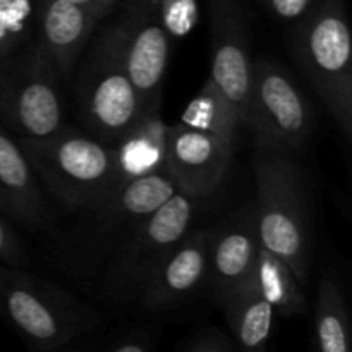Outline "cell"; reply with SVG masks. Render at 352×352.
Segmentation results:
<instances>
[{"label": "cell", "mask_w": 352, "mask_h": 352, "mask_svg": "<svg viewBox=\"0 0 352 352\" xmlns=\"http://www.w3.org/2000/svg\"><path fill=\"white\" fill-rule=\"evenodd\" d=\"M234 144L236 141L181 122L168 126L165 172L179 192L196 201L205 199L227 179Z\"/></svg>", "instance_id": "8fae6325"}, {"label": "cell", "mask_w": 352, "mask_h": 352, "mask_svg": "<svg viewBox=\"0 0 352 352\" xmlns=\"http://www.w3.org/2000/svg\"><path fill=\"white\" fill-rule=\"evenodd\" d=\"M0 263L16 268L30 267L26 246L2 219H0Z\"/></svg>", "instance_id": "d4e9b609"}, {"label": "cell", "mask_w": 352, "mask_h": 352, "mask_svg": "<svg viewBox=\"0 0 352 352\" xmlns=\"http://www.w3.org/2000/svg\"><path fill=\"white\" fill-rule=\"evenodd\" d=\"M0 212L28 230L50 220L36 174L17 140L0 124Z\"/></svg>", "instance_id": "9a60e30c"}, {"label": "cell", "mask_w": 352, "mask_h": 352, "mask_svg": "<svg viewBox=\"0 0 352 352\" xmlns=\"http://www.w3.org/2000/svg\"><path fill=\"white\" fill-rule=\"evenodd\" d=\"M313 110L291 76L275 60L251 62L243 126L253 131L254 146L298 153L313 134Z\"/></svg>", "instance_id": "9c48e42d"}, {"label": "cell", "mask_w": 352, "mask_h": 352, "mask_svg": "<svg viewBox=\"0 0 352 352\" xmlns=\"http://www.w3.org/2000/svg\"><path fill=\"white\" fill-rule=\"evenodd\" d=\"M210 79L226 96L241 124L251 79L250 19L244 0H208Z\"/></svg>", "instance_id": "7c38bea8"}, {"label": "cell", "mask_w": 352, "mask_h": 352, "mask_svg": "<svg viewBox=\"0 0 352 352\" xmlns=\"http://www.w3.org/2000/svg\"><path fill=\"white\" fill-rule=\"evenodd\" d=\"M72 2L76 3H81V6H85L86 9H89L93 12V16H95V0H72ZM96 21V19H95Z\"/></svg>", "instance_id": "f1b7e54d"}, {"label": "cell", "mask_w": 352, "mask_h": 352, "mask_svg": "<svg viewBox=\"0 0 352 352\" xmlns=\"http://www.w3.org/2000/svg\"><path fill=\"white\" fill-rule=\"evenodd\" d=\"M254 205L230 213L212 229L208 244V294L222 308L227 299L250 280L260 250Z\"/></svg>", "instance_id": "4fadbf2b"}, {"label": "cell", "mask_w": 352, "mask_h": 352, "mask_svg": "<svg viewBox=\"0 0 352 352\" xmlns=\"http://www.w3.org/2000/svg\"><path fill=\"white\" fill-rule=\"evenodd\" d=\"M17 143L36 177L71 212L113 189V148L91 134L64 124L48 136H17Z\"/></svg>", "instance_id": "5b68a950"}, {"label": "cell", "mask_w": 352, "mask_h": 352, "mask_svg": "<svg viewBox=\"0 0 352 352\" xmlns=\"http://www.w3.org/2000/svg\"><path fill=\"white\" fill-rule=\"evenodd\" d=\"M57 71L38 36L0 58V124L16 136H48L64 126Z\"/></svg>", "instance_id": "52a82bcc"}, {"label": "cell", "mask_w": 352, "mask_h": 352, "mask_svg": "<svg viewBox=\"0 0 352 352\" xmlns=\"http://www.w3.org/2000/svg\"><path fill=\"white\" fill-rule=\"evenodd\" d=\"M79 119L88 134L112 146L136 124L144 107L127 74L116 23L100 31L76 78Z\"/></svg>", "instance_id": "8992f818"}, {"label": "cell", "mask_w": 352, "mask_h": 352, "mask_svg": "<svg viewBox=\"0 0 352 352\" xmlns=\"http://www.w3.org/2000/svg\"><path fill=\"white\" fill-rule=\"evenodd\" d=\"M113 23L120 34L127 74L144 110L160 105L172 38L158 19L153 3L151 0H127Z\"/></svg>", "instance_id": "30bf717a"}, {"label": "cell", "mask_w": 352, "mask_h": 352, "mask_svg": "<svg viewBox=\"0 0 352 352\" xmlns=\"http://www.w3.org/2000/svg\"><path fill=\"white\" fill-rule=\"evenodd\" d=\"M177 191L165 170L124 182L86 208L58 243V261L65 272L88 277L105 267L113 251L138 226Z\"/></svg>", "instance_id": "6da1fadb"}, {"label": "cell", "mask_w": 352, "mask_h": 352, "mask_svg": "<svg viewBox=\"0 0 352 352\" xmlns=\"http://www.w3.org/2000/svg\"><path fill=\"white\" fill-rule=\"evenodd\" d=\"M184 352H232L239 349L236 340L222 332L219 327L205 325L198 327L184 344L181 346Z\"/></svg>", "instance_id": "cb8c5ba5"}, {"label": "cell", "mask_w": 352, "mask_h": 352, "mask_svg": "<svg viewBox=\"0 0 352 352\" xmlns=\"http://www.w3.org/2000/svg\"><path fill=\"white\" fill-rule=\"evenodd\" d=\"M316 2L318 0H260L261 6L272 16L277 17L278 21H285V23L299 21L313 9Z\"/></svg>", "instance_id": "4316f807"}, {"label": "cell", "mask_w": 352, "mask_h": 352, "mask_svg": "<svg viewBox=\"0 0 352 352\" xmlns=\"http://www.w3.org/2000/svg\"><path fill=\"white\" fill-rule=\"evenodd\" d=\"M38 0H0V58L36 36Z\"/></svg>", "instance_id": "7402d4cb"}, {"label": "cell", "mask_w": 352, "mask_h": 352, "mask_svg": "<svg viewBox=\"0 0 352 352\" xmlns=\"http://www.w3.org/2000/svg\"><path fill=\"white\" fill-rule=\"evenodd\" d=\"M151 3L172 40L189 36L198 26V0H151Z\"/></svg>", "instance_id": "603a6c76"}, {"label": "cell", "mask_w": 352, "mask_h": 352, "mask_svg": "<svg viewBox=\"0 0 352 352\" xmlns=\"http://www.w3.org/2000/svg\"><path fill=\"white\" fill-rule=\"evenodd\" d=\"M212 229L188 230L155 270L136 302L146 311H165L191 301L206 284Z\"/></svg>", "instance_id": "5bb4252c"}, {"label": "cell", "mask_w": 352, "mask_h": 352, "mask_svg": "<svg viewBox=\"0 0 352 352\" xmlns=\"http://www.w3.org/2000/svg\"><path fill=\"white\" fill-rule=\"evenodd\" d=\"M179 122L206 133L219 134L230 141H236L237 129L243 126L236 110L230 107L226 96L219 91L210 78L186 107Z\"/></svg>", "instance_id": "44dd1931"}, {"label": "cell", "mask_w": 352, "mask_h": 352, "mask_svg": "<svg viewBox=\"0 0 352 352\" xmlns=\"http://www.w3.org/2000/svg\"><path fill=\"white\" fill-rule=\"evenodd\" d=\"M250 282L274 306L275 313L282 316H298L306 313L305 285L292 268L282 258L260 246Z\"/></svg>", "instance_id": "d6986e66"}, {"label": "cell", "mask_w": 352, "mask_h": 352, "mask_svg": "<svg viewBox=\"0 0 352 352\" xmlns=\"http://www.w3.org/2000/svg\"><path fill=\"white\" fill-rule=\"evenodd\" d=\"M239 349L261 351L274 332L275 309L250 280L222 306Z\"/></svg>", "instance_id": "ac0fdd59"}, {"label": "cell", "mask_w": 352, "mask_h": 352, "mask_svg": "<svg viewBox=\"0 0 352 352\" xmlns=\"http://www.w3.org/2000/svg\"><path fill=\"white\" fill-rule=\"evenodd\" d=\"M0 320L33 351L69 346L98 327L100 316L86 302L54 282L0 263Z\"/></svg>", "instance_id": "3957f363"}, {"label": "cell", "mask_w": 352, "mask_h": 352, "mask_svg": "<svg viewBox=\"0 0 352 352\" xmlns=\"http://www.w3.org/2000/svg\"><path fill=\"white\" fill-rule=\"evenodd\" d=\"M168 126L160 105L146 109L133 127L112 144L113 188L165 170Z\"/></svg>", "instance_id": "e0dca14e"}, {"label": "cell", "mask_w": 352, "mask_h": 352, "mask_svg": "<svg viewBox=\"0 0 352 352\" xmlns=\"http://www.w3.org/2000/svg\"><path fill=\"white\" fill-rule=\"evenodd\" d=\"M120 0H95V19L96 23H102L105 16H109L117 7Z\"/></svg>", "instance_id": "83f0119b"}, {"label": "cell", "mask_w": 352, "mask_h": 352, "mask_svg": "<svg viewBox=\"0 0 352 352\" xmlns=\"http://www.w3.org/2000/svg\"><path fill=\"white\" fill-rule=\"evenodd\" d=\"M254 184V219L260 244L282 258L306 287L309 282L311 232L305 181L296 153L256 146Z\"/></svg>", "instance_id": "7a4b0ae2"}, {"label": "cell", "mask_w": 352, "mask_h": 352, "mask_svg": "<svg viewBox=\"0 0 352 352\" xmlns=\"http://www.w3.org/2000/svg\"><path fill=\"white\" fill-rule=\"evenodd\" d=\"M155 339L144 327H131L126 332L119 333L107 349L112 352H148L153 349Z\"/></svg>", "instance_id": "484cf974"}, {"label": "cell", "mask_w": 352, "mask_h": 352, "mask_svg": "<svg viewBox=\"0 0 352 352\" xmlns=\"http://www.w3.org/2000/svg\"><path fill=\"white\" fill-rule=\"evenodd\" d=\"M315 342L322 352H349L352 325L336 274L323 275L315 306Z\"/></svg>", "instance_id": "ffe728a7"}, {"label": "cell", "mask_w": 352, "mask_h": 352, "mask_svg": "<svg viewBox=\"0 0 352 352\" xmlns=\"http://www.w3.org/2000/svg\"><path fill=\"white\" fill-rule=\"evenodd\" d=\"M89 9L72 0H38L36 36L47 48L58 78L69 79L96 28Z\"/></svg>", "instance_id": "2e32d148"}, {"label": "cell", "mask_w": 352, "mask_h": 352, "mask_svg": "<svg viewBox=\"0 0 352 352\" xmlns=\"http://www.w3.org/2000/svg\"><path fill=\"white\" fill-rule=\"evenodd\" d=\"M195 203L175 191L113 251L103 275V289L112 301L136 302L155 270L191 229Z\"/></svg>", "instance_id": "ba28073f"}, {"label": "cell", "mask_w": 352, "mask_h": 352, "mask_svg": "<svg viewBox=\"0 0 352 352\" xmlns=\"http://www.w3.org/2000/svg\"><path fill=\"white\" fill-rule=\"evenodd\" d=\"M292 55L347 141L352 140V43L342 0H318L294 23Z\"/></svg>", "instance_id": "277c9868"}]
</instances>
